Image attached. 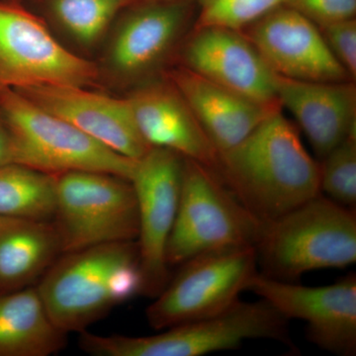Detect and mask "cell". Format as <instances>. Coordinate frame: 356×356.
Segmentation results:
<instances>
[{
    "mask_svg": "<svg viewBox=\"0 0 356 356\" xmlns=\"http://www.w3.org/2000/svg\"><path fill=\"white\" fill-rule=\"evenodd\" d=\"M177 62L250 99L280 106L275 74L238 30L217 26L193 27L178 53Z\"/></svg>",
    "mask_w": 356,
    "mask_h": 356,
    "instance_id": "cell-14",
    "label": "cell"
},
{
    "mask_svg": "<svg viewBox=\"0 0 356 356\" xmlns=\"http://www.w3.org/2000/svg\"><path fill=\"white\" fill-rule=\"evenodd\" d=\"M14 90L122 156L138 161L152 147L140 135L126 97L60 84Z\"/></svg>",
    "mask_w": 356,
    "mask_h": 356,
    "instance_id": "cell-15",
    "label": "cell"
},
{
    "mask_svg": "<svg viewBox=\"0 0 356 356\" xmlns=\"http://www.w3.org/2000/svg\"><path fill=\"white\" fill-rule=\"evenodd\" d=\"M281 108L292 114L314 152L322 159L356 135V83H318L276 76Z\"/></svg>",
    "mask_w": 356,
    "mask_h": 356,
    "instance_id": "cell-17",
    "label": "cell"
},
{
    "mask_svg": "<svg viewBox=\"0 0 356 356\" xmlns=\"http://www.w3.org/2000/svg\"><path fill=\"white\" fill-rule=\"evenodd\" d=\"M283 4L318 26L356 18V0H284Z\"/></svg>",
    "mask_w": 356,
    "mask_h": 356,
    "instance_id": "cell-26",
    "label": "cell"
},
{
    "mask_svg": "<svg viewBox=\"0 0 356 356\" xmlns=\"http://www.w3.org/2000/svg\"><path fill=\"white\" fill-rule=\"evenodd\" d=\"M57 177L20 163L0 166V216L53 221Z\"/></svg>",
    "mask_w": 356,
    "mask_h": 356,
    "instance_id": "cell-21",
    "label": "cell"
},
{
    "mask_svg": "<svg viewBox=\"0 0 356 356\" xmlns=\"http://www.w3.org/2000/svg\"><path fill=\"white\" fill-rule=\"evenodd\" d=\"M257 273L254 247L228 248L189 259L147 307V323L156 331L211 317L240 300Z\"/></svg>",
    "mask_w": 356,
    "mask_h": 356,
    "instance_id": "cell-9",
    "label": "cell"
},
{
    "mask_svg": "<svg viewBox=\"0 0 356 356\" xmlns=\"http://www.w3.org/2000/svg\"><path fill=\"white\" fill-rule=\"evenodd\" d=\"M132 3L134 2H140V1H168V0H131Z\"/></svg>",
    "mask_w": 356,
    "mask_h": 356,
    "instance_id": "cell-28",
    "label": "cell"
},
{
    "mask_svg": "<svg viewBox=\"0 0 356 356\" xmlns=\"http://www.w3.org/2000/svg\"><path fill=\"white\" fill-rule=\"evenodd\" d=\"M287 320L307 323V336L318 348L341 356L356 353V275L327 286L309 287L257 273L247 287Z\"/></svg>",
    "mask_w": 356,
    "mask_h": 356,
    "instance_id": "cell-12",
    "label": "cell"
},
{
    "mask_svg": "<svg viewBox=\"0 0 356 356\" xmlns=\"http://www.w3.org/2000/svg\"><path fill=\"white\" fill-rule=\"evenodd\" d=\"M318 166L321 191L339 205L355 210L356 135L334 147Z\"/></svg>",
    "mask_w": 356,
    "mask_h": 356,
    "instance_id": "cell-23",
    "label": "cell"
},
{
    "mask_svg": "<svg viewBox=\"0 0 356 356\" xmlns=\"http://www.w3.org/2000/svg\"><path fill=\"white\" fill-rule=\"evenodd\" d=\"M0 113L14 147V163L60 175L98 172L132 179L137 161L112 151L14 89L0 93Z\"/></svg>",
    "mask_w": 356,
    "mask_h": 356,
    "instance_id": "cell-6",
    "label": "cell"
},
{
    "mask_svg": "<svg viewBox=\"0 0 356 356\" xmlns=\"http://www.w3.org/2000/svg\"><path fill=\"white\" fill-rule=\"evenodd\" d=\"M165 76L184 98L218 154L240 144L280 106L262 104L212 83L181 65Z\"/></svg>",
    "mask_w": 356,
    "mask_h": 356,
    "instance_id": "cell-18",
    "label": "cell"
},
{
    "mask_svg": "<svg viewBox=\"0 0 356 356\" xmlns=\"http://www.w3.org/2000/svg\"><path fill=\"white\" fill-rule=\"evenodd\" d=\"M106 51L119 83L136 86L165 76L195 26L194 0L134 2L121 11Z\"/></svg>",
    "mask_w": 356,
    "mask_h": 356,
    "instance_id": "cell-8",
    "label": "cell"
},
{
    "mask_svg": "<svg viewBox=\"0 0 356 356\" xmlns=\"http://www.w3.org/2000/svg\"><path fill=\"white\" fill-rule=\"evenodd\" d=\"M36 288L60 331H86L115 307L142 294L137 241L62 254Z\"/></svg>",
    "mask_w": 356,
    "mask_h": 356,
    "instance_id": "cell-2",
    "label": "cell"
},
{
    "mask_svg": "<svg viewBox=\"0 0 356 356\" xmlns=\"http://www.w3.org/2000/svg\"><path fill=\"white\" fill-rule=\"evenodd\" d=\"M14 163L13 138L3 117L0 113V166Z\"/></svg>",
    "mask_w": 356,
    "mask_h": 356,
    "instance_id": "cell-27",
    "label": "cell"
},
{
    "mask_svg": "<svg viewBox=\"0 0 356 356\" xmlns=\"http://www.w3.org/2000/svg\"><path fill=\"white\" fill-rule=\"evenodd\" d=\"M339 64L356 81V18L318 26Z\"/></svg>",
    "mask_w": 356,
    "mask_h": 356,
    "instance_id": "cell-25",
    "label": "cell"
},
{
    "mask_svg": "<svg viewBox=\"0 0 356 356\" xmlns=\"http://www.w3.org/2000/svg\"><path fill=\"white\" fill-rule=\"evenodd\" d=\"M241 32L276 76L318 83L353 81L327 48L318 26L285 4Z\"/></svg>",
    "mask_w": 356,
    "mask_h": 356,
    "instance_id": "cell-13",
    "label": "cell"
},
{
    "mask_svg": "<svg viewBox=\"0 0 356 356\" xmlns=\"http://www.w3.org/2000/svg\"><path fill=\"white\" fill-rule=\"evenodd\" d=\"M126 99L136 125L149 147H165L216 170V147L168 77L136 86Z\"/></svg>",
    "mask_w": 356,
    "mask_h": 356,
    "instance_id": "cell-16",
    "label": "cell"
},
{
    "mask_svg": "<svg viewBox=\"0 0 356 356\" xmlns=\"http://www.w3.org/2000/svg\"><path fill=\"white\" fill-rule=\"evenodd\" d=\"M67 343L36 286L0 293V356H50Z\"/></svg>",
    "mask_w": 356,
    "mask_h": 356,
    "instance_id": "cell-20",
    "label": "cell"
},
{
    "mask_svg": "<svg viewBox=\"0 0 356 356\" xmlns=\"http://www.w3.org/2000/svg\"><path fill=\"white\" fill-rule=\"evenodd\" d=\"M92 63L65 49L19 0H0V93L44 84L89 88Z\"/></svg>",
    "mask_w": 356,
    "mask_h": 356,
    "instance_id": "cell-10",
    "label": "cell"
},
{
    "mask_svg": "<svg viewBox=\"0 0 356 356\" xmlns=\"http://www.w3.org/2000/svg\"><path fill=\"white\" fill-rule=\"evenodd\" d=\"M257 220L202 163L184 159L177 216L166 248L170 268L208 252L255 247Z\"/></svg>",
    "mask_w": 356,
    "mask_h": 356,
    "instance_id": "cell-5",
    "label": "cell"
},
{
    "mask_svg": "<svg viewBox=\"0 0 356 356\" xmlns=\"http://www.w3.org/2000/svg\"><path fill=\"white\" fill-rule=\"evenodd\" d=\"M184 156L165 147H152L137 161L131 179L138 203L142 295L156 298L170 278L166 248L181 189Z\"/></svg>",
    "mask_w": 356,
    "mask_h": 356,
    "instance_id": "cell-11",
    "label": "cell"
},
{
    "mask_svg": "<svg viewBox=\"0 0 356 356\" xmlns=\"http://www.w3.org/2000/svg\"><path fill=\"white\" fill-rule=\"evenodd\" d=\"M197 18L194 27L217 26L241 30L283 4L284 0H194Z\"/></svg>",
    "mask_w": 356,
    "mask_h": 356,
    "instance_id": "cell-24",
    "label": "cell"
},
{
    "mask_svg": "<svg viewBox=\"0 0 356 356\" xmlns=\"http://www.w3.org/2000/svg\"><path fill=\"white\" fill-rule=\"evenodd\" d=\"M62 254L53 222L0 216V293L38 284Z\"/></svg>",
    "mask_w": 356,
    "mask_h": 356,
    "instance_id": "cell-19",
    "label": "cell"
},
{
    "mask_svg": "<svg viewBox=\"0 0 356 356\" xmlns=\"http://www.w3.org/2000/svg\"><path fill=\"white\" fill-rule=\"evenodd\" d=\"M288 321L266 300H238L217 315L175 325L154 336H100L86 330L79 332V346L95 356H201L235 350L250 339H270L291 346Z\"/></svg>",
    "mask_w": 356,
    "mask_h": 356,
    "instance_id": "cell-4",
    "label": "cell"
},
{
    "mask_svg": "<svg viewBox=\"0 0 356 356\" xmlns=\"http://www.w3.org/2000/svg\"><path fill=\"white\" fill-rule=\"evenodd\" d=\"M51 222L63 254L137 241L139 216L132 182L98 172L57 175V204Z\"/></svg>",
    "mask_w": 356,
    "mask_h": 356,
    "instance_id": "cell-7",
    "label": "cell"
},
{
    "mask_svg": "<svg viewBox=\"0 0 356 356\" xmlns=\"http://www.w3.org/2000/svg\"><path fill=\"white\" fill-rule=\"evenodd\" d=\"M262 274L289 281L317 269L356 261L355 210L318 194L277 219L264 222L255 245Z\"/></svg>",
    "mask_w": 356,
    "mask_h": 356,
    "instance_id": "cell-3",
    "label": "cell"
},
{
    "mask_svg": "<svg viewBox=\"0 0 356 356\" xmlns=\"http://www.w3.org/2000/svg\"><path fill=\"white\" fill-rule=\"evenodd\" d=\"M214 172L261 222L273 221L321 194L318 163L282 109L269 115L240 144L219 153Z\"/></svg>",
    "mask_w": 356,
    "mask_h": 356,
    "instance_id": "cell-1",
    "label": "cell"
},
{
    "mask_svg": "<svg viewBox=\"0 0 356 356\" xmlns=\"http://www.w3.org/2000/svg\"><path fill=\"white\" fill-rule=\"evenodd\" d=\"M44 11L76 43L95 46L131 0H40Z\"/></svg>",
    "mask_w": 356,
    "mask_h": 356,
    "instance_id": "cell-22",
    "label": "cell"
}]
</instances>
